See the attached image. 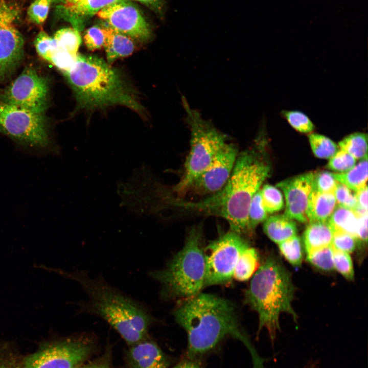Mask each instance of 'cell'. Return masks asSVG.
Returning <instances> with one entry per match:
<instances>
[{
  "label": "cell",
  "mask_w": 368,
  "mask_h": 368,
  "mask_svg": "<svg viewBox=\"0 0 368 368\" xmlns=\"http://www.w3.org/2000/svg\"><path fill=\"white\" fill-rule=\"evenodd\" d=\"M257 139L252 147L238 153L231 175L221 190L196 202L179 200L176 205L196 214L222 217L228 221L230 229L244 237L250 235V203L270 170L262 142Z\"/></svg>",
  "instance_id": "6da1fadb"
},
{
  "label": "cell",
  "mask_w": 368,
  "mask_h": 368,
  "mask_svg": "<svg viewBox=\"0 0 368 368\" xmlns=\"http://www.w3.org/2000/svg\"><path fill=\"white\" fill-rule=\"evenodd\" d=\"M177 323L188 336V355L192 359L210 351L221 341L231 337L242 342L249 352L253 368H265L241 327L233 304L215 295L199 293L181 299L174 311Z\"/></svg>",
  "instance_id": "7a4b0ae2"
},
{
  "label": "cell",
  "mask_w": 368,
  "mask_h": 368,
  "mask_svg": "<svg viewBox=\"0 0 368 368\" xmlns=\"http://www.w3.org/2000/svg\"><path fill=\"white\" fill-rule=\"evenodd\" d=\"M53 271L77 282L87 295L77 304L79 313L100 317L113 328L129 346L148 337L154 319L143 303L110 285L100 275L91 278L85 270Z\"/></svg>",
  "instance_id": "3957f363"
},
{
  "label": "cell",
  "mask_w": 368,
  "mask_h": 368,
  "mask_svg": "<svg viewBox=\"0 0 368 368\" xmlns=\"http://www.w3.org/2000/svg\"><path fill=\"white\" fill-rule=\"evenodd\" d=\"M63 74L74 91L78 108L120 105L140 113L144 111L122 74L101 58L78 54L72 67Z\"/></svg>",
  "instance_id": "277c9868"
},
{
  "label": "cell",
  "mask_w": 368,
  "mask_h": 368,
  "mask_svg": "<svg viewBox=\"0 0 368 368\" xmlns=\"http://www.w3.org/2000/svg\"><path fill=\"white\" fill-rule=\"evenodd\" d=\"M294 286L290 274L273 256H268L255 272L245 292V301L259 315L258 332L265 328L272 344L280 330L279 317L285 312L296 321L292 308Z\"/></svg>",
  "instance_id": "5b68a950"
},
{
  "label": "cell",
  "mask_w": 368,
  "mask_h": 368,
  "mask_svg": "<svg viewBox=\"0 0 368 368\" xmlns=\"http://www.w3.org/2000/svg\"><path fill=\"white\" fill-rule=\"evenodd\" d=\"M200 225L189 231L183 248L162 270L149 274L160 283L164 299L193 297L205 286L206 261Z\"/></svg>",
  "instance_id": "8992f818"
},
{
  "label": "cell",
  "mask_w": 368,
  "mask_h": 368,
  "mask_svg": "<svg viewBox=\"0 0 368 368\" xmlns=\"http://www.w3.org/2000/svg\"><path fill=\"white\" fill-rule=\"evenodd\" d=\"M186 121L191 131L190 149L184 166L183 174L173 188L178 199L188 193L193 180L211 163L218 152L228 141L229 136L218 129L210 120L191 107L181 97Z\"/></svg>",
  "instance_id": "52a82bcc"
},
{
  "label": "cell",
  "mask_w": 368,
  "mask_h": 368,
  "mask_svg": "<svg viewBox=\"0 0 368 368\" xmlns=\"http://www.w3.org/2000/svg\"><path fill=\"white\" fill-rule=\"evenodd\" d=\"M0 133L10 137L21 152L36 156H58L44 114L0 100Z\"/></svg>",
  "instance_id": "ba28073f"
},
{
  "label": "cell",
  "mask_w": 368,
  "mask_h": 368,
  "mask_svg": "<svg viewBox=\"0 0 368 368\" xmlns=\"http://www.w3.org/2000/svg\"><path fill=\"white\" fill-rule=\"evenodd\" d=\"M87 335L51 338L41 341L33 353L22 355V368H78L93 352Z\"/></svg>",
  "instance_id": "9c48e42d"
},
{
  "label": "cell",
  "mask_w": 368,
  "mask_h": 368,
  "mask_svg": "<svg viewBox=\"0 0 368 368\" xmlns=\"http://www.w3.org/2000/svg\"><path fill=\"white\" fill-rule=\"evenodd\" d=\"M249 246L244 237L231 229L211 242L204 249L205 286L229 283L240 254Z\"/></svg>",
  "instance_id": "30bf717a"
},
{
  "label": "cell",
  "mask_w": 368,
  "mask_h": 368,
  "mask_svg": "<svg viewBox=\"0 0 368 368\" xmlns=\"http://www.w3.org/2000/svg\"><path fill=\"white\" fill-rule=\"evenodd\" d=\"M4 103L44 114L48 107L49 85L47 80L31 66H27L0 92Z\"/></svg>",
  "instance_id": "8fae6325"
},
{
  "label": "cell",
  "mask_w": 368,
  "mask_h": 368,
  "mask_svg": "<svg viewBox=\"0 0 368 368\" xmlns=\"http://www.w3.org/2000/svg\"><path fill=\"white\" fill-rule=\"evenodd\" d=\"M16 6L0 0V82L8 78L24 57V40L15 26Z\"/></svg>",
  "instance_id": "7c38bea8"
},
{
  "label": "cell",
  "mask_w": 368,
  "mask_h": 368,
  "mask_svg": "<svg viewBox=\"0 0 368 368\" xmlns=\"http://www.w3.org/2000/svg\"><path fill=\"white\" fill-rule=\"evenodd\" d=\"M238 153L237 145L227 142L209 166L193 180L188 193L208 196L221 190L231 175Z\"/></svg>",
  "instance_id": "4fadbf2b"
},
{
  "label": "cell",
  "mask_w": 368,
  "mask_h": 368,
  "mask_svg": "<svg viewBox=\"0 0 368 368\" xmlns=\"http://www.w3.org/2000/svg\"><path fill=\"white\" fill-rule=\"evenodd\" d=\"M97 14L109 27L129 37L146 41L151 36L149 25L138 9L128 0L111 4Z\"/></svg>",
  "instance_id": "5bb4252c"
},
{
  "label": "cell",
  "mask_w": 368,
  "mask_h": 368,
  "mask_svg": "<svg viewBox=\"0 0 368 368\" xmlns=\"http://www.w3.org/2000/svg\"><path fill=\"white\" fill-rule=\"evenodd\" d=\"M314 172L305 173L281 181L277 187L283 191L286 200L284 215L303 223L308 222L307 208L313 190Z\"/></svg>",
  "instance_id": "9a60e30c"
},
{
  "label": "cell",
  "mask_w": 368,
  "mask_h": 368,
  "mask_svg": "<svg viewBox=\"0 0 368 368\" xmlns=\"http://www.w3.org/2000/svg\"><path fill=\"white\" fill-rule=\"evenodd\" d=\"M127 359L130 368H167L169 365L161 349L148 337L130 346Z\"/></svg>",
  "instance_id": "2e32d148"
},
{
  "label": "cell",
  "mask_w": 368,
  "mask_h": 368,
  "mask_svg": "<svg viewBox=\"0 0 368 368\" xmlns=\"http://www.w3.org/2000/svg\"><path fill=\"white\" fill-rule=\"evenodd\" d=\"M123 1L125 0H78L58 13L71 23L73 28L80 31L86 18L111 4Z\"/></svg>",
  "instance_id": "e0dca14e"
},
{
  "label": "cell",
  "mask_w": 368,
  "mask_h": 368,
  "mask_svg": "<svg viewBox=\"0 0 368 368\" xmlns=\"http://www.w3.org/2000/svg\"><path fill=\"white\" fill-rule=\"evenodd\" d=\"M103 28L104 32L103 47L106 54L107 62L109 64L118 58L128 56L132 53L134 45L130 37L109 26Z\"/></svg>",
  "instance_id": "ac0fdd59"
},
{
  "label": "cell",
  "mask_w": 368,
  "mask_h": 368,
  "mask_svg": "<svg viewBox=\"0 0 368 368\" xmlns=\"http://www.w3.org/2000/svg\"><path fill=\"white\" fill-rule=\"evenodd\" d=\"M336 206L333 192L312 190L308 200L307 217L309 223L327 221Z\"/></svg>",
  "instance_id": "d6986e66"
},
{
  "label": "cell",
  "mask_w": 368,
  "mask_h": 368,
  "mask_svg": "<svg viewBox=\"0 0 368 368\" xmlns=\"http://www.w3.org/2000/svg\"><path fill=\"white\" fill-rule=\"evenodd\" d=\"M334 231L328 221L309 223L303 241L307 254L331 245Z\"/></svg>",
  "instance_id": "ffe728a7"
},
{
  "label": "cell",
  "mask_w": 368,
  "mask_h": 368,
  "mask_svg": "<svg viewBox=\"0 0 368 368\" xmlns=\"http://www.w3.org/2000/svg\"><path fill=\"white\" fill-rule=\"evenodd\" d=\"M263 230L271 240L278 244L296 236L297 231L295 222L285 215L267 217Z\"/></svg>",
  "instance_id": "44dd1931"
},
{
  "label": "cell",
  "mask_w": 368,
  "mask_h": 368,
  "mask_svg": "<svg viewBox=\"0 0 368 368\" xmlns=\"http://www.w3.org/2000/svg\"><path fill=\"white\" fill-rule=\"evenodd\" d=\"M334 178L355 192L362 189L367 181V156L361 159L349 171L342 173H333Z\"/></svg>",
  "instance_id": "7402d4cb"
},
{
  "label": "cell",
  "mask_w": 368,
  "mask_h": 368,
  "mask_svg": "<svg viewBox=\"0 0 368 368\" xmlns=\"http://www.w3.org/2000/svg\"><path fill=\"white\" fill-rule=\"evenodd\" d=\"M327 221L334 231H344L356 238L358 215L354 210L337 205Z\"/></svg>",
  "instance_id": "603a6c76"
},
{
  "label": "cell",
  "mask_w": 368,
  "mask_h": 368,
  "mask_svg": "<svg viewBox=\"0 0 368 368\" xmlns=\"http://www.w3.org/2000/svg\"><path fill=\"white\" fill-rule=\"evenodd\" d=\"M259 259L258 253L256 249L250 246L245 248L238 259L233 278L240 282L249 280L258 268Z\"/></svg>",
  "instance_id": "cb8c5ba5"
},
{
  "label": "cell",
  "mask_w": 368,
  "mask_h": 368,
  "mask_svg": "<svg viewBox=\"0 0 368 368\" xmlns=\"http://www.w3.org/2000/svg\"><path fill=\"white\" fill-rule=\"evenodd\" d=\"M340 149L353 156L356 159L367 156V135L363 132H355L348 135L338 144Z\"/></svg>",
  "instance_id": "d4e9b609"
},
{
  "label": "cell",
  "mask_w": 368,
  "mask_h": 368,
  "mask_svg": "<svg viewBox=\"0 0 368 368\" xmlns=\"http://www.w3.org/2000/svg\"><path fill=\"white\" fill-rule=\"evenodd\" d=\"M308 139L314 154L318 158H330L338 151L337 145L324 135L312 133L309 134Z\"/></svg>",
  "instance_id": "484cf974"
},
{
  "label": "cell",
  "mask_w": 368,
  "mask_h": 368,
  "mask_svg": "<svg viewBox=\"0 0 368 368\" xmlns=\"http://www.w3.org/2000/svg\"><path fill=\"white\" fill-rule=\"evenodd\" d=\"M53 38L58 44L72 55L76 56L81 43V37L78 30L74 28H65L58 30Z\"/></svg>",
  "instance_id": "4316f807"
},
{
  "label": "cell",
  "mask_w": 368,
  "mask_h": 368,
  "mask_svg": "<svg viewBox=\"0 0 368 368\" xmlns=\"http://www.w3.org/2000/svg\"><path fill=\"white\" fill-rule=\"evenodd\" d=\"M280 250L292 265L300 267L302 265L303 254L302 242L297 235L278 244Z\"/></svg>",
  "instance_id": "83f0119b"
},
{
  "label": "cell",
  "mask_w": 368,
  "mask_h": 368,
  "mask_svg": "<svg viewBox=\"0 0 368 368\" xmlns=\"http://www.w3.org/2000/svg\"><path fill=\"white\" fill-rule=\"evenodd\" d=\"M22 355L15 344L0 339V368H22Z\"/></svg>",
  "instance_id": "f1b7e54d"
},
{
  "label": "cell",
  "mask_w": 368,
  "mask_h": 368,
  "mask_svg": "<svg viewBox=\"0 0 368 368\" xmlns=\"http://www.w3.org/2000/svg\"><path fill=\"white\" fill-rule=\"evenodd\" d=\"M334 249L331 245L307 254V261L316 268L325 271H331L334 268Z\"/></svg>",
  "instance_id": "f546056e"
},
{
  "label": "cell",
  "mask_w": 368,
  "mask_h": 368,
  "mask_svg": "<svg viewBox=\"0 0 368 368\" xmlns=\"http://www.w3.org/2000/svg\"><path fill=\"white\" fill-rule=\"evenodd\" d=\"M260 191L263 205L267 213L279 211L283 208V195L277 188L265 185Z\"/></svg>",
  "instance_id": "4dcf8cb0"
},
{
  "label": "cell",
  "mask_w": 368,
  "mask_h": 368,
  "mask_svg": "<svg viewBox=\"0 0 368 368\" xmlns=\"http://www.w3.org/2000/svg\"><path fill=\"white\" fill-rule=\"evenodd\" d=\"M282 115L290 125L296 131L309 133L314 129V125L304 113L297 110H285Z\"/></svg>",
  "instance_id": "1f68e13d"
},
{
  "label": "cell",
  "mask_w": 368,
  "mask_h": 368,
  "mask_svg": "<svg viewBox=\"0 0 368 368\" xmlns=\"http://www.w3.org/2000/svg\"><path fill=\"white\" fill-rule=\"evenodd\" d=\"M267 216L268 213L263 205L259 189L252 197L248 210V222L252 232L257 225L267 219Z\"/></svg>",
  "instance_id": "d6a6232c"
},
{
  "label": "cell",
  "mask_w": 368,
  "mask_h": 368,
  "mask_svg": "<svg viewBox=\"0 0 368 368\" xmlns=\"http://www.w3.org/2000/svg\"><path fill=\"white\" fill-rule=\"evenodd\" d=\"M34 44L39 56L49 62L52 54L59 47L54 38L50 36L43 30L38 33Z\"/></svg>",
  "instance_id": "836d02e7"
},
{
  "label": "cell",
  "mask_w": 368,
  "mask_h": 368,
  "mask_svg": "<svg viewBox=\"0 0 368 368\" xmlns=\"http://www.w3.org/2000/svg\"><path fill=\"white\" fill-rule=\"evenodd\" d=\"M356 163V159L353 156L340 149L330 158L327 167L334 171L342 173L351 169Z\"/></svg>",
  "instance_id": "e575fe53"
},
{
  "label": "cell",
  "mask_w": 368,
  "mask_h": 368,
  "mask_svg": "<svg viewBox=\"0 0 368 368\" xmlns=\"http://www.w3.org/2000/svg\"><path fill=\"white\" fill-rule=\"evenodd\" d=\"M52 3L53 0H35L27 11L29 19L36 25H42L47 19Z\"/></svg>",
  "instance_id": "d590c367"
},
{
  "label": "cell",
  "mask_w": 368,
  "mask_h": 368,
  "mask_svg": "<svg viewBox=\"0 0 368 368\" xmlns=\"http://www.w3.org/2000/svg\"><path fill=\"white\" fill-rule=\"evenodd\" d=\"M334 267L344 278L352 280L354 278L353 262L349 254L334 249Z\"/></svg>",
  "instance_id": "8d00e7d4"
},
{
  "label": "cell",
  "mask_w": 368,
  "mask_h": 368,
  "mask_svg": "<svg viewBox=\"0 0 368 368\" xmlns=\"http://www.w3.org/2000/svg\"><path fill=\"white\" fill-rule=\"evenodd\" d=\"M357 241L356 238L344 231H334L331 246L334 250L351 253L356 247Z\"/></svg>",
  "instance_id": "74e56055"
},
{
  "label": "cell",
  "mask_w": 368,
  "mask_h": 368,
  "mask_svg": "<svg viewBox=\"0 0 368 368\" xmlns=\"http://www.w3.org/2000/svg\"><path fill=\"white\" fill-rule=\"evenodd\" d=\"M345 185L338 182L334 191L336 204L355 210L357 207L355 193Z\"/></svg>",
  "instance_id": "f35d334b"
},
{
  "label": "cell",
  "mask_w": 368,
  "mask_h": 368,
  "mask_svg": "<svg viewBox=\"0 0 368 368\" xmlns=\"http://www.w3.org/2000/svg\"><path fill=\"white\" fill-rule=\"evenodd\" d=\"M333 173L328 171L314 172L313 190L320 192H333L338 183Z\"/></svg>",
  "instance_id": "ab89813d"
},
{
  "label": "cell",
  "mask_w": 368,
  "mask_h": 368,
  "mask_svg": "<svg viewBox=\"0 0 368 368\" xmlns=\"http://www.w3.org/2000/svg\"><path fill=\"white\" fill-rule=\"evenodd\" d=\"M77 56L72 55L59 45L51 56L50 63L61 70L63 74L72 67Z\"/></svg>",
  "instance_id": "60d3db41"
},
{
  "label": "cell",
  "mask_w": 368,
  "mask_h": 368,
  "mask_svg": "<svg viewBox=\"0 0 368 368\" xmlns=\"http://www.w3.org/2000/svg\"><path fill=\"white\" fill-rule=\"evenodd\" d=\"M83 39L86 47L90 51L101 49L104 42L103 28L98 26L88 28L85 32Z\"/></svg>",
  "instance_id": "b9f144b4"
},
{
  "label": "cell",
  "mask_w": 368,
  "mask_h": 368,
  "mask_svg": "<svg viewBox=\"0 0 368 368\" xmlns=\"http://www.w3.org/2000/svg\"><path fill=\"white\" fill-rule=\"evenodd\" d=\"M367 239V213L358 215L356 239L359 243H366Z\"/></svg>",
  "instance_id": "7bdbcfd3"
},
{
  "label": "cell",
  "mask_w": 368,
  "mask_h": 368,
  "mask_svg": "<svg viewBox=\"0 0 368 368\" xmlns=\"http://www.w3.org/2000/svg\"><path fill=\"white\" fill-rule=\"evenodd\" d=\"M138 1L151 9L160 16H163L166 0H135Z\"/></svg>",
  "instance_id": "ee69618b"
},
{
  "label": "cell",
  "mask_w": 368,
  "mask_h": 368,
  "mask_svg": "<svg viewBox=\"0 0 368 368\" xmlns=\"http://www.w3.org/2000/svg\"><path fill=\"white\" fill-rule=\"evenodd\" d=\"M355 193L357 203V207L355 210L367 211V186Z\"/></svg>",
  "instance_id": "f6af8a7d"
},
{
  "label": "cell",
  "mask_w": 368,
  "mask_h": 368,
  "mask_svg": "<svg viewBox=\"0 0 368 368\" xmlns=\"http://www.w3.org/2000/svg\"><path fill=\"white\" fill-rule=\"evenodd\" d=\"M78 368H114L107 360H98L93 363L84 366H81Z\"/></svg>",
  "instance_id": "bcb514c9"
},
{
  "label": "cell",
  "mask_w": 368,
  "mask_h": 368,
  "mask_svg": "<svg viewBox=\"0 0 368 368\" xmlns=\"http://www.w3.org/2000/svg\"><path fill=\"white\" fill-rule=\"evenodd\" d=\"M78 0H53L52 4H56L57 12L67 8Z\"/></svg>",
  "instance_id": "7dc6e473"
},
{
  "label": "cell",
  "mask_w": 368,
  "mask_h": 368,
  "mask_svg": "<svg viewBox=\"0 0 368 368\" xmlns=\"http://www.w3.org/2000/svg\"><path fill=\"white\" fill-rule=\"evenodd\" d=\"M173 368H201L200 366L196 362L192 360L183 361Z\"/></svg>",
  "instance_id": "c3c4849f"
},
{
  "label": "cell",
  "mask_w": 368,
  "mask_h": 368,
  "mask_svg": "<svg viewBox=\"0 0 368 368\" xmlns=\"http://www.w3.org/2000/svg\"><path fill=\"white\" fill-rule=\"evenodd\" d=\"M304 368H319L318 364L315 362L311 361L308 363Z\"/></svg>",
  "instance_id": "681fc988"
}]
</instances>
